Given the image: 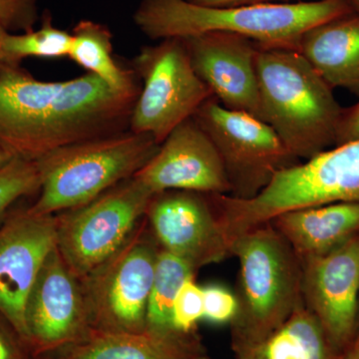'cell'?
<instances>
[{
    "label": "cell",
    "mask_w": 359,
    "mask_h": 359,
    "mask_svg": "<svg viewBox=\"0 0 359 359\" xmlns=\"http://www.w3.org/2000/svg\"><path fill=\"white\" fill-rule=\"evenodd\" d=\"M132 70L140 80L141 90L130 117L129 130L150 135L160 145L214 97L194 70L183 39L178 37L141 47Z\"/></svg>",
    "instance_id": "obj_8"
},
{
    "label": "cell",
    "mask_w": 359,
    "mask_h": 359,
    "mask_svg": "<svg viewBox=\"0 0 359 359\" xmlns=\"http://www.w3.org/2000/svg\"><path fill=\"white\" fill-rule=\"evenodd\" d=\"M13 157H11V156L9 155L8 153L6 152L4 149L0 148V169H1L2 167L6 166L7 163L13 159Z\"/></svg>",
    "instance_id": "obj_33"
},
{
    "label": "cell",
    "mask_w": 359,
    "mask_h": 359,
    "mask_svg": "<svg viewBox=\"0 0 359 359\" xmlns=\"http://www.w3.org/2000/svg\"><path fill=\"white\" fill-rule=\"evenodd\" d=\"M197 6L211 7H228L259 6V4H292L299 0H186Z\"/></svg>",
    "instance_id": "obj_30"
},
{
    "label": "cell",
    "mask_w": 359,
    "mask_h": 359,
    "mask_svg": "<svg viewBox=\"0 0 359 359\" xmlns=\"http://www.w3.org/2000/svg\"><path fill=\"white\" fill-rule=\"evenodd\" d=\"M161 248L146 218L121 249L81 278L92 328L143 332Z\"/></svg>",
    "instance_id": "obj_9"
},
{
    "label": "cell",
    "mask_w": 359,
    "mask_h": 359,
    "mask_svg": "<svg viewBox=\"0 0 359 359\" xmlns=\"http://www.w3.org/2000/svg\"><path fill=\"white\" fill-rule=\"evenodd\" d=\"M7 32H7L6 28H4L0 25V71L4 69V67H6V66H9L6 65V62H4L1 55V42L2 39H4V35H6Z\"/></svg>",
    "instance_id": "obj_32"
},
{
    "label": "cell",
    "mask_w": 359,
    "mask_h": 359,
    "mask_svg": "<svg viewBox=\"0 0 359 359\" xmlns=\"http://www.w3.org/2000/svg\"><path fill=\"white\" fill-rule=\"evenodd\" d=\"M145 218L161 249L195 271L231 256L230 242L208 194L182 190L156 194Z\"/></svg>",
    "instance_id": "obj_13"
},
{
    "label": "cell",
    "mask_w": 359,
    "mask_h": 359,
    "mask_svg": "<svg viewBox=\"0 0 359 359\" xmlns=\"http://www.w3.org/2000/svg\"><path fill=\"white\" fill-rule=\"evenodd\" d=\"M0 359H36L18 332L0 316Z\"/></svg>",
    "instance_id": "obj_28"
},
{
    "label": "cell",
    "mask_w": 359,
    "mask_h": 359,
    "mask_svg": "<svg viewBox=\"0 0 359 359\" xmlns=\"http://www.w3.org/2000/svg\"><path fill=\"white\" fill-rule=\"evenodd\" d=\"M299 52L330 88L359 96V13L342 14L309 28Z\"/></svg>",
    "instance_id": "obj_19"
},
{
    "label": "cell",
    "mask_w": 359,
    "mask_h": 359,
    "mask_svg": "<svg viewBox=\"0 0 359 359\" xmlns=\"http://www.w3.org/2000/svg\"><path fill=\"white\" fill-rule=\"evenodd\" d=\"M237 359H340V353L302 304L275 332Z\"/></svg>",
    "instance_id": "obj_20"
},
{
    "label": "cell",
    "mask_w": 359,
    "mask_h": 359,
    "mask_svg": "<svg viewBox=\"0 0 359 359\" xmlns=\"http://www.w3.org/2000/svg\"><path fill=\"white\" fill-rule=\"evenodd\" d=\"M299 261L327 254L359 233V203L311 205L278 215L269 221Z\"/></svg>",
    "instance_id": "obj_18"
},
{
    "label": "cell",
    "mask_w": 359,
    "mask_h": 359,
    "mask_svg": "<svg viewBox=\"0 0 359 359\" xmlns=\"http://www.w3.org/2000/svg\"><path fill=\"white\" fill-rule=\"evenodd\" d=\"M340 359H359V332L340 353Z\"/></svg>",
    "instance_id": "obj_31"
},
{
    "label": "cell",
    "mask_w": 359,
    "mask_h": 359,
    "mask_svg": "<svg viewBox=\"0 0 359 359\" xmlns=\"http://www.w3.org/2000/svg\"><path fill=\"white\" fill-rule=\"evenodd\" d=\"M68 57L87 73L95 75L116 91L141 89L140 80L132 69H124L113 57V35L109 28L93 20H80L73 28Z\"/></svg>",
    "instance_id": "obj_21"
},
{
    "label": "cell",
    "mask_w": 359,
    "mask_h": 359,
    "mask_svg": "<svg viewBox=\"0 0 359 359\" xmlns=\"http://www.w3.org/2000/svg\"><path fill=\"white\" fill-rule=\"evenodd\" d=\"M25 325L28 347L36 359L81 341L93 330L81 280L56 247L28 295Z\"/></svg>",
    "instance_id": "obj_11"
},
{
    "label": "cell",
    "mask_w": 359,
    "mask_h": 359,
    "mask_svg": "<svg viewBox=\"0 0 359 359\" xmlns=\"http://www.w3.org/2000/svg\"><path fill=\"white\" fill-rule=\"evenodd\" d=\"M207 358L197 332H111L92 330L63 351L37 359H196Z\"/></svg>",
    "instance_id": "obj_17"
},
{
    "label": "cell",
    "mask_w": 359,
    "mask_h": 359,
    "mask_svg": "<svg viewBox=\"0 0 359 359\" xmlns=\"http://www.w3.org/2000/svg\"><path fill=\"white\" fill-rule=\"evenodd\" d=\"M40 178L34 161L13 157L0 169V219L18 200L39 193Z\"/></svg>",
    "instance_id": "obj_24"
},
{
    "label": "cell",
    "mask_w": 359,
    "mask_h": 359,
    "mask_svg": "<svg viewBox=\"0 0 359 359\" xmlns=\"http://www.w3.org/2000/svg\"><path fill=\"white\" fill-rule=\"evenodd\" d=\"M135 177L56 216V248L70 271L85 278L115 255L143 221L153 198Z\"/></svg>",
    "instance_id": "obj_7"
},
{
    "label": "cell",
    "mask_w": 359,
    "mask_h": 359,
    "mask_svg": "<svg viewBox=\"0 0 359 359\" xmlns=\"http://www.w3.org/2000/svg\"><path fill=\"white\" fill-rule=\"evenodd\" d=\"M358 139L359 102L348 109H344L335 136L334 146L344 145Z\"/></svg>",
    "instance_id": "obj_29"
},
{
    "label": "cell",
    "mask_w": 359,
    "mask_h": 359,
    "mask_svg": "<svg viewBox=\"0 0 359 359\" xmlns=\"http://www.w3.org/2000/svg\"><path fill=\"white\" fill-rule=\"evenodd\" d=\"M346 1L353 11L359 13V0H346Z\"/></svg>",
    "instance_id": "obj_34"
},
{
    "label": "cell",
    "mask_w": 359,
    "mask_h": 359,
    "mask_svg": "<svg viewBox=\"0 0 359 359\" xmlns=\"http://www.w3.org/2000/svg\"><path fill=\"white\" fill-rule=\"evenodd\" d=\"M134 177L153 195L170 190L231 193L218 151L193 117L168 135L154 157Z\"/></svg>",
    "instance_id": "obj_15"
},
{
    "label": "cell",
    "mask_w": 359,
    "mask_h": 359,
    "mask_svg": "<svg viewBox=\"0 0 359 359\" xmlns=\"http://www.w3.org/2000/svg\"><path fill=\"white\" fill-rule=\"evenodd\" d=\"M210 137L231 188V197H257L283 170L297 166L295 157L271 126L256 116L224 107L215 97L193 116Z\"/></svg>",
    "instance_id": "obj_10"
},
{
    "label": "cell",
    "mask_w": 359,
    "mask_h": 359,
    "mask_svg": "<svg viewBox=\"0 0 359 359\" xmlns=\"http://www.w3.org/2000/svg\"><path fill=\"white\" fill-rule=\"evenodd\" d=\"M262 117L302 162L334 146L344 109L297 50L257 45Z\"/></svg>",
    "instance_id": "obj_3"
},
{
    "label": "cell",
    "mask_w": 359,
    "mask_h": 359,
    "mask_svg": "<svg viewBox=\"0 0 359 359\" xmlns=\"http://www.w3.org/2000/svg\"><path fill=\"white\" fill-rule=\"evenodd\" d=\"M231 255L240 264L238 309L230 323L237 356L275 332L304 304L302 264L269 222L233 238Z\"/></svg>",
    "instance_id": "obj_4"
},
{
    "label": "cell",
    "mask_w": 359,
    "mask_h": 359,
    "mask_svg": "<svg viewBox=\"0 0 359 359\" xmlns=\"http://www.w3.org/2000/svg\"><path fill=\"white\" fill-rule=\"evenodd\" d=\"M39 20V0H0V25L7 32H32Z\"/></svg>",
    "instance_id": "obj_27"
},
{
    "label": "cell",
    "mask_w": 359,
    "mask_h": 359,
    "mask_svg": "<svg viewBox=\"0 0 359 359\" xmlns=\"http://www.w3.org/2000/svg\"><path fill=\"white\" fill-rule=\"evenodd\" d=\"M182 39L194 70L224 107L263 120L256 42L226 32L202 33Z\"/></svg>",
    "instance_id": "obj_16"
},
{
    "label": "cell",
    "mask_w": 359,
    "mask_h": 359,
    "mask_svg": "<svg viewBox=\"0 0 359 359\" xmlns=\"http://www.w3.org/2000/svg\"><path fill=\"white\" fill-rule=\"evenodd\" d=\"M55 247V215H39L29 207L20 208L7 212L0 222V316L27 346L26 301L42 264Z\"/></svg>",
    "instance_id": "obj_14"
},
{
    "label": "cell",
    "mask_w": 359,
    "mask_h": 359,
    "mask_svg": "<svg viewBox=\"0 0 359 359\" xmlns=\"http://www.w3.org/2000/svg\"><path fill=\"white\" fill-rule=\"evenodd\" d=\"M196 359H208V358H196Z\"/></svg>",
    "instance_id": "obj_35"
},
{
    "label": "cell",
    "mask_w": 359,
    "mask_h": 359,
    "mask_svg": "<svg viewBox=\"0 0 359 359\" xmlns=\"http://www.w3.org/2000/svg\"><path fill=\"white\" fill-rule=\"evenodd\" d=\"M204 320V289L195 278L187 280L175 299L172 309V327L176 332H196L198 323Z\"/></svg>",
    "instance_id": "obj_25"
},
{
    "label": "cell",
    "mask_w": 359,
    "mask_h": 359,
    "mask_svg": "<svg viewBox=\"0 0 359 359\" xmlns=\"http://www.w3.org/2000/svg\"><path fill=\"white\" fill-rule=\"evenodd\" d=\"M353 11L346 0L211 7L186 0H141L133 20L153 40L207 32L241 35L264 48L299 51L302 34L313 26Z\"/></svg>",
    "instance_id": "obj_2"
},
{
    "label": "cell",
    "mask_w": 359,
    "mask_h": 359,
    "mask_svg": "<svg viewBox=\"0 0 359 359\" xmlns=\"http://www.w3.org/2000/svg\"><path fill=\"white\" fill-rule=\"evenodd\" d=\"M301 264L304 306L341 353L359 328V233Z\"/></svg>",
    "instance_id": "obj_12"
},
{
    "label": "cell",
    "mask_w": 359,
    "mask_h": 359,
    "mask_svg": "<svg viewBox=\"0 0 359 359\" xmlns=\"http://www.w3.org/2000/svg\"><path fill=\"white\" fill-rule=\"evenodd\" d=\"M230 242L282 212L335 202L359 203V139L280 172L257 197L212 198Z\"/></svg>",
    "instance_id": "obj_6"
},
{
    "label": "cell",
    "mask_w": 359,
    "mask_h": 359,
    "mask_svg": "<svg viewBox=\"0 0 359 359\" xmlns=\"http://www.w3.org/2000/svg\"><path fill=\"white\" fill-rule=\"evenodd\" d=\"M204 289V320L212 325L231 323L238 309L237 297L229 287L210 283Z\"/></svg>",
    "instance_id": "obj_26"
},
{
    "label": "cell",
    "mask_w": 359,
    "mask_h": 359,
    "mask_svg": "<svg viewBox=\"0 0 359 359\" xmlns=\"http://www.w3.org/2000/svg\"><path fill=\"white\" fill-rule=\"evenodd\" d=\"M71 33L52 25L44 13L39 29L25 33L7 32L1 42V55L7 65H20L25 58H61L69 55Z\"/></svg>",
    "instance_id": "obj_23"
},
{
    "label": "cell",
    "mask_w": 359,
    "mask_h": 359,
    "mask_svg": "<svg viewBox=\"0 0 359 359\" xmlns=\"http://www.w3.org/2000/svg\"><path fill=\"white\" fill-rule=\"evenodd\" d=\"M358 332H359V328H358Z\"/></svg>",
    "instance_id": "obj_36"
},
{
    "label": "cell",
    "mask_w": 359,
    "mask_h": 359,
    "mask_svg": "<svg viewBox=\"0 0 359 359\" xmlns=\"http://www.w3.org/2000/svg\"><path fill=\"white\" fill-rule=\"evenodd\" d=\"M195 271L183 259L160 250L147 311V330L176 332L172 327V309L179 290L187 280L195 278Z\"/></svg>",
    "instance_id": "obj_22"
},
{
    "label": "cell",
    "mask_w": 359,
    "mask_h": 359,
    "mask_svg": "<svg viewBox=\"0 0 359 359\" xmlns=\"http://www.w3.org/2000/svg\"><path fill=\"white\" fill-rule=\"evenodd\" d=\"M159 148L150 135L127 130L51 151L34 161L40 189L30 210L54 216L87 204L134 177Z\"/></svg>",
    "instance_id": "obj_5"
},
{
    "label": "cell",
    "mask_w": 359,
    "mask_h": 359,
    "mask_svg": "<svg viewBox=\"0 0 359 359\" xmlns=\"http://www.w3.org/2000/svg\"><path fill=\"white\" fill-rule=\"evenodd\" d=\"M140 90L116 91L91 73L41 81L20 65L6 66L0 71V148L36 161L71 144L127 131Z\"/></svg>",
    "instance_id": "obj_1"
}]
</instances>
